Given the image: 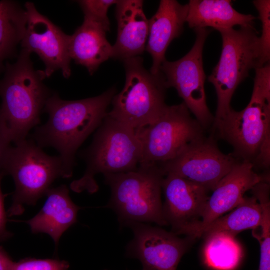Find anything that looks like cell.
Here are the masks:
<instances>
[{"instance_id": "cell-1", "label": "cell", "mask_w": 270, "mask_h": 270, "mask_svg": "<svg viewBox=\"0 0 270 270\" xmlns=\"http://www.w3.org/2000/svg\"><path fill=\"white\" fill-rule=\"evenodd\" d=\"M116 92L112 88L80 100H64L56 94L47 100L44 109L48 119L36 128L34 138L40 146L53 147L59 152L64 178L72 176L78 148L106 116Z\"/></svg>"}, {"instance_id": "cell-2", "label": "cell", "mask_w": 270, "mask_h": 270, "mask_svg": "<svg viewBox=\"0 0 270 270\" xmlns=\"http://www.w3.org/2000/svg\"><path fill=\"white\" fill-rule=\"evenodd\" d=\"M30 53L22 49L16 61L7 62L0 80V124L11 142L26 138L40 121V116L51 95L43 83L44 70H34Z\"/></svg>"}, {"instance_id": "cell-3", "label": "cell", "mask_w": 270, "mask_h": 270, "mask_svg": "<svg viewBox=\"0 0 270 270\" xmlns=\"http://www.w3.org/2000/svg\"><path fill=\"white\" fill-rule=\"evenodd\" d=\"M250 100L242 110L232 108L214 124L220 136L233 148L234 155L243 160L270 166V65L255 69Z\"/></svg>"}, {"instance_id": "cell-4", "label": "cell", "mask_w": 270, "mask_h": 270, "mask_svg": "<svg viewBox=\"0 0 270 270\" xmlns=\"http://www.w3.org/2000/svg\"><path fill=\"white\" fill-rule=\"evenodd\" d=\"M164 176L158 164L148 162L139 164L132 171L104 175L111 190L106 206L116 212L122 226L131 222L167 224L160 198Z\"/></svg>"}, {"instance_id": "cell-5", "label": "cell", "mask_w": 270, "mask_h": 270, "mask_svg": "<svg viewBox=\"0 0 270 270\" xmlns=\"http://www.w3.org/2000/svg\"><path fill=\"white\" fill-rule=\"evenodd\" d=\"M140 142L133 128L106 114L92 142L85 151L86 168L84 176L70 184L74 192L90 194L98 188L94 176L134 170L140 162Z\"/></svg>"}, {"instance_id": "cell-6", "label": "cell", "mask_w": 270, "mask_h": 270, "mask_svg": "<svg viewBox=\"0 0 270 270\" xmlns=\"http://www.w3.org/2000/svg\"><path fill=\"white\" fill-rule=\"evenodd\" d=\"M222 38L220 60L208 80L217 95L214 124L222 120L231 109L232 95L248 76L250 70L264 66L262 62L260 38L254 25L240 26L219 31Z\"/></svg>"}, {"instance_id": "cell-7", "label": "cell", "mask_w": 270, "mask_h": 270, "mask_svg": "<svg viewBox=\"0 0 270 270\" xmlns=\"http://www.w3.org/2000/svg\"><path fill=\"white\" fill-rule=\"evenodd\" d=\"M14 144L8 150L4 167L5 174L10 175L15 184L8 216L21 214L24 204H36L55 180L64 178L59 156L46 154L34 141L26 138Z\"/></svg>"}, {"instance_id": "cell-8", "label": "cell", "mask_w": 270, "mask_h": 270, "mask_svg": "<svg viewBox=\"0 0 270 270\" xmlns=\"http://www.w3.org/2000/svg\"><path fill=\"white\" fill-rule=\"evenodd\" d=\"M126 82L124 88L114 96L108 116L137 130L154 120L166 105L168 88L160 72L147 70L143 60L136 56L124 60Z\"/></svg>"}, {"instance_id": "cell-9", "label": "cell", "mask_w": 270, "mask_h": 270, "mask_svg": "<svg viewBox=\"0 0 270 270\" xmlns=\"http://www.w3.org/2000/svg\"><path fill=\"white\" fill-rule=\"evenodd\" d=\"M204 130L184 102L166 105L154 120L136 130L141 146L140 163H162L172 159L204 137Z\"/></svg>"}, {"instance_id": "cell-10", "label": "cell", "mask_w": 270, "mask_h": 270, "mask_svg": "<svg viewBox=\"0 0 270 270\" xmlns=\"http://www.w3.org/2000/svg\"><path fill=\"white\" fill-rule=\"evenodd\" d=\"M196 38L191 50L181 58L165 60L160 72L167 88H175L189 110L205 128L214 122V118L206 102L204 82L206 76L202 62V51L210 30L206 28L194 30Z\"/></svg>"}, {"instance_id": "cell-11", "label": "cell", "mask_w": 270, "mask_h": 270, "mask_svg": "<svg viewBox=\"0 0 270 270\" xmlns=\"http://www.w3.org/2000/svg\"><path fill=\"white\" fill-rule=\"evenodd\" d=\"M238 162L222 153L212 138L204 136L160 166L164 176L174 174L212 190Z\"/></svg>"}, {"instance_id": "cell-12", "label": "cell", "mask_w": 270, "mask_h": 270, "mask_svg": "<svg viewBox=\"0 0 270 270\" xmlns=\"http://www.w3.org/2000/svg\"><path fill=\"white\" fill-rule=\"evenodd\" d=\"M26 24L20 42L22 49L35 52L45 65L46 78L60 70L65 78L71 74L68 45L70 35L64 34L48 18L40 13L34 4L24 5Z\"/></svg>"}, {"instance_id": "cell-13", "label": "cell", "mask_w": 270, "mask_h": 270, "mask_svg": "<svg viewBox=\"0 0 270 270\" xmlns=\"http://www.w3.org/2000/svg\"><path fill=\"white\" fill-rule=\"evenodd\" d=\"M134 238L126 248L128 256L138 259L142 270H176L188 242L174 232L139 222L127 224Z\"/></svg>"}, {"instance_id": "cell-14", "label": "cell", "mask_w": 270, "mask_h": 270, "mask_svg": "<svg viewBox=\"0 0 270 270\" xmlns=\"http://www.w3.org/2000/svg\"><path fill=\"white\" fill-rule=\"evenodd\" d=\"M249 162H238L216 184L204 204L199 224L208 223L230 212L243 200L245 192L256 184L268 182V176L257 174Z\"/></svg>"}, {"instance_id": "cell-15", "label": "cell", "mask_w": 270, "mask_h": 270, "mask_svg": "<svg viewBox=\"0 0 270 270\" xmlns=\"http://www.w3.org/2000/svg\"><path fill=\"white\" fill-rule=\"evenodd\" d=\"M162 182L165 202L163 214L167 224L174 230L200 217L208 198L206 188L172 174H166Z\"/></svg>"}, {"instance_id": "cell-16", "label": "cell", "mask_w": 270, "mask_h": 270, "mask_svg": "<svg viewBox=\"0 0 270 270\" xmlns=\"http://www.w3.org/2000/svg\"><path fill=\"white\" fill-rule=\"evenodd\" d=\"M188 12V4L183 5L174 0H161L156 12L148 20L146 50L152 57V74L160 72L168 46L183 31Z\"/></svg>"}, {"instance_id": "cell-17", "label": "cell", "mask_w": 270, "mask_h": 270, "mask_svg": "<svg viewBox=\"0 0 270 270\" xmlns=\"http://www.w3.org/2000/svg\"><path fill=\"white\" fill-rule=\"evenodd\" d=\"M143 3L141 0H122L116 4L118 32L112 58L124 61L139 56L145 50L148 20L144 12Z\"/></svg>"}, {"instance_id": "cell-18", "label": "cell", "mask_w": 270, "mask_h": 270, "mask_svg": "<svg viewBox=\"0 0 270 270\" xmlns=\"http://www.w3.org/2000/svg\"><path fill=\"white\" fill-rule=\"evenodd\" d=\"M46 196L42 208L26 222L32 232L50 236L56 247L62 234L77 222L80 208L72 201L66 185L50 188Z\"/></svg>"}, {"instance_id": "cell-19", "label": "cell", "mask_w": 270, "mask_h": 270, "mask_svg": "<svg viewBox=\"0 0 270 270\" xmlns=\"http://www.w3.org/2000/svg\"><path fill=\"white\" fill-rule=\"evenodd\" d=\"M262 219V208L257 198L254 196L244 197L242 201L226 214L205 224H199L196 221L185 224L174 228V233L193 238L219 232L236 236L245 230L258 227Z\"/></svg>"}, {"instance_id": "cell-20", "label": "cell", "mask_w": 270, "mask_h": 270, "mask_svg": "<svg viewBox=\"0 0 270 270\" xmlns=\"http://www.w3.org/2000/svg\"><path fill=\"white\" fill-rule=\"evenodd\" d=\"M108 30L100 24L84 18L82 24L70 36L69 54L76 63L92 74L101 64L112 58V46L106 38Z\"/></svg>"}, {"instance_id": "cell-21", "label": "cell", "mask_w": 270, "mask_h": 270, "mask_svg": "<svg viewBox=\"0 0 270 270\" xmlns=\"http://www.w3.org/2000/svg\"><path fill=\"white\" fill-rule=\"evenodd\" d=\"M229 0H190L186 22L194 29L211 27L218 32L234 26L253 25L256 17L240 13Z\"/></svg>"}, {"instance_id": "cell-22", "label": "cell", "mask_w": 270, "mask_h": 270, "mask_svg": "<svg viewBox=\"0 0 270 270\" xmlns=\"http://www.w3.org/2000/svg\"><path fill=\"white\" fill-rule=\"evenodd\" d=\"M26 24V12L16 2L0 1V72L4 60L12 56L20 42Z\"/></svg>"}, {"instance_id": "cell-23", "label": "cell", "mask_w": 270, "mask_h": 270, "mask_svg": "<svg viewBox=\"0 0 270 270\" xmlns=\"http://www.w3.org/2000/svg\"><path fill=\"white\" fill-rule=\"evenodd\" d=\"M235 236L223 232L206 236L203 255L208 266L214 270H234L237 268L242 252Z\"/></svg>"}, {"instance_id": "cell-24", "label": "cell", "mask_w": 270, "mask_h": 270, "mask_svg": "<svg viewBox=\"0 0 270 270\" xmlns=\"http://www.w3.org/2000/svg\"><path fill=\"white\" fill-rule=\"evenodd\" d=\"M254 196L262 210L260 224L252 230V234L260 244V258L258 270H270V203L269 186L262 184L252 189Z\"/></svg>"}, {"instance_id": "cell-25", "label": "cell", "mask_w": 270, "mask_h": 270, "mask_svg": "<svg viewBox=\"0 0 270 270\" xmlns=\"http://www.w3.org/2000/svg\"><path fill=\"white\" fill-rule=\"evenodd\" d=\"M252 2L262 22V34L259 38L262 62L264 66L270 60V0H255Z\"/></svg>"}, {"instance_id": "cell-26", "label": "cell", "mask_w": 270, "mask_h": 270, "mask_svg": "<svg viewBox=\"0 0 270 270\" xmlns=\"http://www.w3.org/2000/svg\"><path fill=\"white\" fill-rule=\"evenodd\" d=\"M114 0H82L78 1L84 14V18L96 22L108 31L110 30V22L108 16L109 8L116 4Z\"/></svg>"}, {"instance_id": "cell-27", "label": "cell", "mask_w": 270, "mask_h": 270, "mask_svg": "<svg viewBox=\"0 0 270 270\" xmlns=\"http://www.w3.org/2000/svg\"><path fill=\"white\" fill-rule=\"evenodd\" d=\"M69 267L64 260L28 258L14 262L12 270H68Z\"/></svg>"}, {"instance_id": "cell-28", "label": "cell", "mask_w": 270, "mask_h": 270, "mask_svg": "<svg viewBox=\"0 0 270 270\" xmlns=\"http://www.w3.org/2000/svg\"><path fill=\"white\" fill-rule=\"evenodd\" d=\"M11 142L0 124V176L5 175L4 163L8 150L11 146Z\"/></svg>"}, {"instance_id": "cell-29", "label": "cell", "mask_w": 270, "mask_h": 270, "mask_svg": "<svg viewBox=\"0 0 270 270\" xmlns=\"http://www.w3.org/2000/svg\"><path fill=\"white\" fill-rule=\"evenodd\" d=\"M2 176H0V240H6L8 238L11 234L7 230L6 224V214L4 208V196L0 188V182L2 178Z\"/></svg>"}, {"instance_id": "cell-30", "label": "cell", "mask_w": 270, "mask_h": 270, "mask_svg": "<svg viewBox=\"0 0 270 270\" xmlns=\"http://www.w3.org/2000/svg\"><path fill=\"white\" fill-rule=\"evenodd\" d=\"M14 262L3 247L0 246V270H12Z\"/></svg>"}, {"instance_id": "cell-31", "label": "cell", "mask_w": 270, "mask_h": 270, "mask_svg": "<svg viewBox=\"0 0 270 270\" xmlns=\"http://www.w3.org/2000/svg\"></svg>"}]
</instances>
